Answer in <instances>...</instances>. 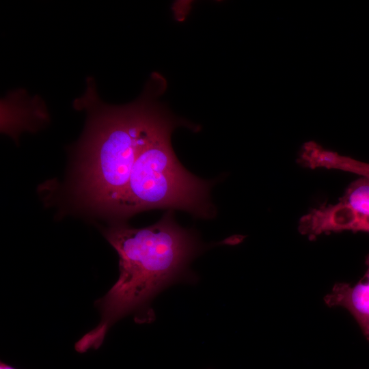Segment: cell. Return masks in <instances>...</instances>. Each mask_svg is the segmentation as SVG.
<instances>
[{"label":"cell","mask_w":369,"mask_h":369,"mask_svg":"<svg viewBox=\"0 0 369 369\" xmlns=\"http://www.w3.org/2000/svg\"><path fill=\"white\" fill-rule=\"evenodd\" d=\"M349 230L369 233V216L357 215L352 221Z\"/></svg>","instance_id":"7"},{"label":"cell","mask_w":369,"mask_h":369,"mask_svg":"<svg viewBox=\"0 0 369 369\" xmlns=\"http://www.w3.org/2000/svg\"><path fill=\"white\" fill-rule=\"evenodd\" d=\"M366 264V271L357 283H336L325 295L324 301L329 307H342L348 310L369 342V255Z\"/></svg>","instance_id":"4"},{"label":"cell","mask_w":369,"mask_h":369,"mask_svg":"<svg viewBox=\"0 0 369 369\" xmlns=\"http://www.w3.org/2000/svg\"><path fill=\"white\" fill-rule=\"evenodd\" d=\"M0 369H15V368L10 366V365L5 364V363L1 362Z\"/></svg>","instance_id":"8"},{"label":"cell","mask_w":369,"mask_h":369,"mask_svg":"<svg viewBox=\"0 0 369 369\" xmlns=\"http://www.w3.org/2000/svg\"><path fill=\"white\" fill-rule=\"evenodd\" d=\"M340 202L358 215L369 216V176H361L351 183Z\"/></svg>","instance_id":"5"},{"label":"cell","mask_w":369,"mask_h":369,"mask_svg":"<svg viewBox=\"0 0 369 369\" xmlns=\"http://www.w3.org/2000/svg\"><path fill=\"white\" fill-rule=\"evenodd\" d=\"M184 124L189 126L154 102L141 129L128 183L113 217L124 219L154 208L182 210L204 219L215 215L209 193L213 184L188 172L171 146L172 131Z\"/></svg>","instance_id":"3"},{"label":"cell","mask_w":369,"mask_h":369,"mask_svg":"<svg viewBox=\"0 0 369 369\" xmlns=\"http://www.w3.org/2000/svg\"><path fill=\"white\" fill-rule=\"evenodd\" d=\"M93 82L87 79L85 94L74 102L88 113L74 191L81 205L114 216L129 181L146 117L165 83L155 77L138 100L112 106L100 102Z\"/></svg>","instance_id":"2"},{"label":"cell","mask_w":369,"mask_h":369,"mask_svg":"<svg viewBox=\"0 0 369 369\" xmlns=\"http://www.w3.org/2000/svg\"><path fill=\"white\" fill-rule=\"evenodd\" d=\"M105 236L118 254L120 276L96 301L101 320L76 343L80 353L97 348L111 326L124 316L142 312L152 316L148 309L150 301L165 288L178 282H195L189 264L206 249L193 231L176 222L172 210L144 228L115 223Z\"/></svg>","instance_id":"1"},{"label":"cell","mask_w":369,"mask_h":369,"mask_svg":"<svg viewBox=\"0 0 369 369\" xmlns=\"http://www.w3.org/2000/svg\"><path fill=\"white\" fill-rule=\"evenodd\" d=\"M342 170L355 173L361 176H369V163L347 157L343 162Z\"/></svg>","instance_id":"6"}]
</instances>
